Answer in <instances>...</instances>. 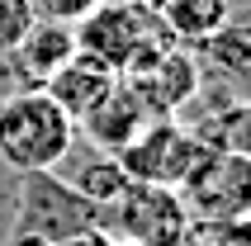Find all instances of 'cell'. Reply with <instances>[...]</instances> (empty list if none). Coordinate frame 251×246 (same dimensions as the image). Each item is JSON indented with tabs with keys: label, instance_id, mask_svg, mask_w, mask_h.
Masks as SVG:
<instances>
[{
	"label": "cell",
	"instance_id": "obj_1",
	"mask_svg": "<svg viewBox=\"0 0 251 246\" xmlns=\"http://www.w3.org/2000/svg\"><path fill=\"white\" fill-rule=\"evenodd\" d=\"M71 28H76V52L95 57L114 76H138L142 67H152L161 52L176 48L152 0H100Z\"/></svg>",
	"mask_w": 251,
	"mask_h": 246
},
{
	"label": "cell",
	"instance_id": "obj_2",
	"mask_svg": "<svg viewBox=\"0 0 251 246\" xmlns=\"http://www.w3.org/2000/svg\"><path fill=\"white\" fill-rule=\"evenodd\" d=\"M76 147V123L43 95L38 85L0 95V161L19 175L57 171Z\"/></svg>",
	"mask_w": 251,
	"mask_h": 246
},
{
	"label": "cell",
	"instance_id": "obj_3",
	"mask_svg": "<svg viewBox=\"0 0 251 246\" xmlns=\"http://www.w3.org/2000/svg\"><path fill=\"white\" fill-rule=\"evenodd\" d=\"M204 151H209V142H199V133L185 128L180 119H147L128 147L114 151V161L124 166V175L133 185L180 190L190 171L204 161Z\"/></svg>",
	"mask_w": 251,
	"mask_h": 246
},
{
	"label": "cell",
	"instance_id": "obj_4",
	"mask_svg": "<svg viewBox=\"0 0 251 246\" xmlns=\"http://www.w3.org/2000/svg\"><path fill=\"white\" fill-rule=\"evenodd\" d=\"M176 194L185 199V213H190V222H199V227L251 218V156L209 147L204 161L190 171V180H185Z\"/></svg>",
	"mask_w": 251,
	"mask_h": 246
},
{
	"label": "cell",
	"instance_id": "obj_5",
	"mask_svg": "<svg viewBox=\"0 0 251 246\" xmlns=\"http://www.w3.org/2000/svg\"><path fill=\"white\" fill-rule=\"evenodd\" d=\"M100 208H90L67 180H52V171H33L24 175V194H19V232L33 242H67V237L95 227Z\"/></svg>",
	"mask_w": 251,
	"mask_h": 246
},
{
	"label": "cell",
	"instance_id": "obj_6",
	"mask_svg": "<svg viewBox=\"0 0 251 246\" xmlns=\"http://www.w3.org/2000/svg\"><path fill=\"white\" fill-rule=\"evenodd\" d=\"M114 213L124 227L119 237H128L138 246H190V232H195L185 199L176 190H161V185H133L114 204Z\"/></svg>",
	"mask_w": 251,
	"mask_h": 246
},
{
	"label": "cell",
	"instance_id": "obj_7",
	"mask_svg": "<svg viewBox=\"0 0 251 246\" xmlns=\"http://www.w3.org/2000/svg\"><path fill=\"white\" fill-rule=\"evenodd\" d=\"M119 81L133 85V95L142 99L147 119H180L190 104L199 99V85H204V71H199L195 52H185L180 43L161 52L152 67H142L138 76H119Z\"/></svg>",
	"mask_w": 251,
	"mask_h": 246
},
{
	"label": "cell",
	"instance_id": "obj_8",
	"mask_svg": "<svg viewBox=\"0 0 251 246\" xmlns=\"http://www.w3.org/2000/svg\"><path fill=\"white\" fill-rule=\"evenodd\" d=\"M114 85H119V76H114L109 67H100L95 57L76 52V57L67 62V67H57L52 76H48V81L38 85V90H43L48 99H52V104H57L62 114H67L71 123H81L85 114H90V109L100 104V99H104V95L114 90Z\"/></svg>",
	"mask_w": 251,
	"mask_h": 246
},
{
	"label": "cell",
	"instance_id": "obj_9",
	"mask_svg": "<svg viewBox=\"0 0 251 246\" xmlns=\"http://www.w3.org/2000/svg\"><path fill=\"white\" fill-rule=\"evenodd\" d=\"M142 123H147L142 99L133 95V85H128V81H119L109 95L95 104V109H90L81 123H76V133H81L95 151H109V156H114L119 147H128V142L138 137Z\"/></svg>",
	"mask_w": 251,
	"mask_h": 246
},
{
	"label": "cell",
	"instance_id": "obj_10",
	"mask_svg": "<svg viewBox=\"0 0 251 246\" xmlns=\"http://www.w3.org/2000/svg\"><path fill=\"white\" fill-rule=\"evenodd\" d=\"M5 57H14V67H19L24 81L43 85L57 67H67L71 57H76V28L57 24V19H38V24L19 38V48L5 52Z\"/></svg>",
	"mask_w": 251,
	"mask_h": 246
},
{
	"label": "cell",
	"instance_id": "obj_11",
	"mask_svg": "<svg viewBox=\"0 0 251 246\" xmlns=\"http://www.w3.org/2000/svg\"><path fill=\"white\" fill-rule=\"evenodd\" d=\"M152 10L161 14L176 43H195V48L232 24V0H152Z\"/></svg>",
	"mask_w": 251,
	"mask_h": 246
},
{
	"label": "cell",
	"instance_id": "obj_12",
	"mask_svg": "<svg viewBox=\"0 0 251 246\" xmlns=\"http://www.w3.org/2000/svg\"><path fill=\"white\" fill-rule=\"evenodd\" d=\"M67 185L81 194L90 208H100V213H104V208H114L128 190H133V180L124 175V166L114 161L109 151H95V156H85V161L71 171V180H67Z\"/></svg>",
	"mask_w": 251,
	"mask_h": 246
},
{
	"label": "cell",
	"instance_id": "obj_13",
	"mask_svg": "<svg viewBox=\"0 0 251 246\" xmlns=\"http://www.w3.org/2000/svg\"><path fill=\"white\" fill-rule=\"evenodd\" d=\"M195 133H199V142H209V147L251 156V104H232V109H223L213 123L195 128Z\"/></svg>",
	"mask_w": 251,
	"mask_h": 246
},
{
	"label": "cell",
	"instance_id": "obj_14",
	"mask_svg": "<svg viewBox=\"0 0 251 246\" xmlns=\"http://www.w3.org/2000/svg\"><path fill=\"white\" fill-rule=\"evenodd\" d=\"M33 24H38L33 0H0V52H14Z\"/></svg>",
	"mask_w": 251,
	"mask_h": 246
},
{
	"label": "cell",
	"instance_id": "obj_15",
	"mask_svg": "<svg viewBox=\"0 0 251 246\" xmlns=\"http://www.w3.org/2000/svg\"><path fill=\"white\" fill-rule=\"evenodd\" d=\"M100 0H33L38 19H57V24H81Z\"/></svg>",
	"mask_w": 251,
	"mask_h": 246
},
{
	"label": "cell",
	"instance_id": "obj_16",
	"mask_svg": "<svg viewBox=\"0 0 251 246\" xmlns=\"http://www.w3.org/2000/svg\"><path fill=\"white\" fill-rule=\"evenodd\" d=\"M109 246H138V242H128V237H119V242H109Z\"/></svg>",
	"mask_w": 251,
	"mask_h": 246
}]
</instances>
